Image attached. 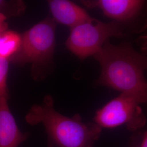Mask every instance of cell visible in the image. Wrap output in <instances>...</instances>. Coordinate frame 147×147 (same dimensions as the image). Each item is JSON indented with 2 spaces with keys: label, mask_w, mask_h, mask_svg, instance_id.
<instances>
[{
  "label": "cell",
  "mask_w": 147,
  "mask_h": 147,
  "mask_svg": "<svg viewBox=\"0 0 147 147\" xmlns=\"http://www.w3.org/2000/svg\"><path fill=\"white\" fill-rule=\"evenodd\" d=\"M56 28V22L50 18L34 25L21 34L20 48L9 61L18 64L31 63L33 67L49 63L55 47Z\"/></svg>",
  "instance_id": "277c9868"
},
{
  "label": "cell",
  "mask_w": 147,
  "mask_h": 147,
  "mask_svg": "<svg viewBox=\"0 0 147 147\" xmlns=\"http://www.w3.org/2000/svg\"><path fill=\"white\" fill-rule=\"evenodd\" d=\"M139 147H147V131L144 132L142 142Z\"/></svg>",
  "instance_id": "4fadbf2b"
},
{
  "label": "cell",
  "mask_w": 147,
  "mask_h": 147,
  "mask_svg": "<svg viewBox=\"0 0 147 147\" xmlns=\"http://www.w3.org/2000/svg\"><path fill=\"white\" fill-rule=\"evenodd\" d=\"M26 8L22 1L0 0V13L7 18L21 15Z\"/></svg>",
  "instance_id": "30bf717a"
},
{
  "label": "cell",
  "mask_w": 147,
  "mask_h": 147,
  "mask_svg": "<svg viewBox=\"0 0 147 147\" xmlns=\"http://www.w3.org/2000/svg\"><path fill=\"white\" fill-rule=\"evenodd\" d=\"M7 24L5 25L0 26V37H1L2 33L3 32L5 31V30H7Z\"/></svg>",
  "instance_id": "9a60e30c"
},
{
  "label": "cell",
  "mask_w": 147,
  "mask_h": 147,
  "mask_svg": "<svg viewBox=\"0 0 147 147\" xmlns=\"http://www.w3.org/2000/svg\"><path fill=\"white\" fill-rule=\"evenodd\" d=\"M138 42L140 44L142 53L147 56V34L140 37Z\"/></svg>",
  "instance_id": "7c38bea8"
},
{
  "label": "cell",
  "mask_w": 147,
  "mask_h": 147,
  "mask_svg": "<svg viewBox=\"0 0 147 147\" xmlns=\"http://www.w3.org/2000/svg\"><path fill=\"white\" fill-rule=\"evenodd\" d=\"M9 60L0 57V97L8 99L7 78Z\"/></svg>",
  "instance_id": "8fae6325"
},
{
  "label": "cell",
  "mask_w": 147,
  "mask_h": 147,
  "mask_svg": "<svg viewBox=\"0 0 147 147\" xmlns=\"http://www.w3.org/2000/svg\"><path fill=\"white\" fill-rule=\"evenodd\" d=\"M8 100L0 97V147H19L26 140L28 135L19 130Z\"/></svg>",
  "instance_id": "52a82bcc"
},
{
  "label": "cell",
  "mask_w": 147,
  "mask_h": 147,
  "mask_svg": "<svg viewBox=\"0 0 147 147\" xmlns=\"http://www.w3.org/2000/svg\"><path fill=\"white\" fill-rule=\"evenodd\" d=\"M81 3L89 8H98L124 27L147 12V3L142 0H90Z\"/></svg>",
  "instance_id": "8992f818"
},
{
  "label": "cell",
  "mask_w": 147,
  "mask_h": 147,
  "mask_svg": "<svg viewBox=\"0 0 147 147\" xmlns=\"http://www.w3.org/2000/svg\"><path fill=\"white\" fill-rule=\"evenodd\" d=\"M48 4L53 20L70 28L92 18L83 8L68 0H50Z\"/></svg>",
  "instance_id": "ba28073f"
},
{
  "label": "cell",
  "mask_w": 147,
  "mask_h": 147,
  "mask_svg": "<svg viewBox=\"0 0 147 147\" xmlns=\"http://www.w3.org/2000/svg\"><path fill=\"white\" fill-rule=\"evenodd\" d=\"M21 35L11 30H5L0 37V57L10 60L19 50Z\"/></svg>",
  "instance_id": "9c48e42d"
},
{
  "label": "cell",
  "mask_w": 147,
  "mask_h": 147,
  "mask_svg": "<svg viewBox=\"0 0 147 147\" xmlns=\"http://www.w3.org/2000/svg\"><path fill=\"white\" fill-rule=\"evenodd\" d=\"M7 18L5 16L0 13V26L5 25L7 24L5 23V21L7 20Z\"/></svg>",
  "instance_id": "5bb4252c"
},
{
  "label": "cell",
  "mask_w": 147,
  "mask_h": 147,
  "mask_svg": "<svg viewBox=\"0 0 147 147\" xmlns=\"http://www.w3.org/2000/svg\"><path fill=\"white\" fill-rule=\"evenodd\" d=\"M93 57L101 69L98 84L132 95L147 105V56L129 44L114 45L109 40Z\"/></svg>",
  "instance_id": "6da1fadb"
},
{
  "label": "cell",
  "mask_w": 147,
  "mask_h": 147,
  "mask_svg": "<svg viewBox=\"0 0 147 147\" xmlns=\"http://www.w3.org/2000/svg\"><path fill=\"white\" fill-rule=\"evenodd\" d=\"M53 98L47 95L42 104L34 105L25 117L27 123H42L47 133L50 147H93L102 129L95 123H84L76 114L64 116L53 107Z\"/></svg>",
  "instance_id": "7a4b0ae2"
},
{
  "label": "cell",
  "mask_w": 147,
  "mask_h": 147,
  "mask_svg": "<svg viewBox=\"0 0 147 147\" xmlns=\"http://www.w3.org/2000/svg\"><path fill=\"white\" fill-rule=\"evenodd\" d=\"M140 104L135 97L121 93L96 112L94 123L101 129L125 125L130 131L136 130L146 123Z\"/></svg>",
  "instance_id": "5b68a950"
},
{
  "label": "cell",
  "mask_w": 147,
  "mask_h": 147,
  "mask_svg": "<svg viewBox=\"0 0 147 147\" xmlns=\"http://www.w3.org/2000/svg\"><path fill=\"white\" fill-rule=\"evenodd\" d=\"M124 35V27L116 22H104L91 18L71 28L65 45L75 56L84 59L94 56L111 37Z\"/></svg>",
  "instance_id": "3957f363"
}]
</instances>
